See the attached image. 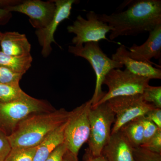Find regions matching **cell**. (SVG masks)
Here are the masks:
<instances>
[{"label": "cell", "mask_w": 161, "mask_h": 161, "mask_svg": "<svg viewBox=\"0 0 161 161\" xmlns=\"http://www.w3.org/2000/svg\"><path fill=\"white\" fill-rule=\"evenodd\" d=\"M124 11L108 15L98 14V19L113 28L110 39L121 36H136L150 32L161 24V0H136L125 2Z\"/></svg>", "instance_id": "1"}, {"label": "cell", "mask_w": 161, "mask_h": 161, "mask_svg": "<svg viewBox=\"0 0 161 161\" xmlns=\"http://www.w3.org/2000/svg\"><path fill=\"white\" fill-rule=\"evenodd\" d=\"M70 114L71 111L60 108L28 115L8 136L12 148L36 147L50 133L66 122Z\"/></svg>", "instance_id": "2"}, {"label": "cell", "mask_w": 161, "mask_h": 161, "mask_svg": "<svg viewBox=\"0 0 161 161\" xmlns=\"http://www.w3.org/2000/svg\"><path fill=\"white\" fill-rule=\"evenodd\" d=\"M68 51L76 57H81L87 60L93 68L96 75L95 92L90 99L92 107H95L105 94L102 86L107 74L115 69L123 67L121 64L110 58L103 52L98 42H90L82 46L70 45Z\"/></svg>", "instance_id": "3"}, {"label": "cell", "mask_w": 161, "mask_h": 161, "mask_svg": "<svg viewBox=\"0 0 161 161\" xmlns=\"http://www.w3.org/2000/svg\"><path fill=\"white\" fill-rule=\"evenodd\" d=\"M54 109L46 101L29 95L13 101L0 103V131L9 136L18 124L28 115L36 112Z\"/></svg>", "instance_id": "4"}, {"label": "cell", "mask_w": 161, "mask_h": 161, "mask_svg": "<svg viewBox=\"0 0 161 161\" xmlns=\"http://www.w3.org/2000/svg\"><path fill=\"white\" fill-rule=\"evenodd\" d=\"M89 119L90 134L87 150L93 156H99L111 137L115 115L105 102L91 107Z\"/></svg>", "instance_id": "5"}, {"label": "cell", "mask_w": 161, "mask_h": 161, "mask_svg": "<svg viewBox=\"0 0 161 161\" xmlns=\"http://www.w3.org/2000/svg\"><path fill=\"white\" fill-rule=\"evenodd\" d=\"M92 107L90 100L71 111L64 132V143L67 154L78 159V155L82 146L89 138L90 124L89 112Z\"/></svg>", "instance_id": "6"}, {"label": "cell", "mask_w": 161, "mask_h": 161, "mask_svg": "<svg viewBox=\"0 0 161 161\" xmlns=\"http://www.w3.org/2000/svg\"><path fill=\"white\" fill-rule=\"evenodd\" d=\"M150 80L149 78L134 75L127 69L111 70L103 82V85L108 86V91L96 106L119 96L142 95L145 88L149 85Z\"/></svg>", "instance_id": "7"}, {"label": "cell", "mask_w": 161, "mask_h": 161, "mask_svg": "<svg viewBox=\"0 0 161 161\" xmlns=\"http://www.w3.org/2000/svg\"><path fill=\"white\" fill-rule=\"evenodd\" d=\"M106 102L115 115L111 134L118 132L130 121L145 116L150 110L155 108L153 105L145 102L142 95L119 96L111 98Z\"/></svg>", "instance_id": "8"}, {"label": "cell", "mask_w": 161, "mask_h": 161, "mask_svg": "<svg viewBox=\"0 0 161 161\" xmlns=\"http://www.w3.org/2000/svg\"><path fill=\"white\" fill-rule=\"evenodd\" d=\"M86 18L78 16L73 24L67 27L68 32L76 35L72 40L75 46H82L86 43L98 42L102 40H108L106 34L113 30V27L101 21L95 12H89Z\"/></svg>", "instance_id": "9"}, {"label": "cell", "mask_w": 161, "mask_h": 161, "mask_svg": "<svg viewBox=\"0 0 161 161\" xmlns=\"http://www.w3.org/2000/svg\"><path fill=\"white\" fill-rule=\"evenodd\" d=\"M5 9L28 16L32 26L38 30L45 28L51 21L56 10V5L54 1L26 0L21 1L19 4Z\"/></svg>", "instance_id": "10"}, {"label": "cell", "mask_w": 161, "mask_h": 161, "mask_svg": "<svg viewBox=\"0 0 161 161\" xmlns=\"http://www.w3.org/2000/svg\"><path fill=\"white\" fill-rule=\"evenodd\" d=\"M56 10L53 17L46 27L36 30V35L42 47L41 54L47 58L52 51V43H57L54 35L59 24L64 20L69 19L72 6L77 3L75 0H54Z\"/></svg>", "instance_id": "11"}, {"label": "cell", "mask_w": 161, "mask_h": 161, "mask_svg": "<svg viewBox=\"0 0 161 161\" xmlns=\"http://www.w3.org/2000/svg\"><path fill=\"white\" fill-rule=\"evenodd\" d=\"M128 49L130 57L132 59L157 66L150 60L153 58L157 60L161 58V24L149 32V37L145 43L141 45L134 43Z\"/></svg>", "instance_id": "12"}, {"label": "cell", "mask_w": 161, "mask_h": 161, "mask_svg": "<svg viewBox=\"0 0 161 161\" xmlns=\"http://www.w3.org/2000/svg\"><path fill=\"white\" fill-rule=\"evenodd\" d=\"M112 60L117 61L125 66L126 69L137 76L153 79H160L161 69L153 66L151 64L132 59L129 50L124 45H121L112 56Z\"/></svg>", "instance_id": "13"}, {"label": "cell", "mask_w": 161, "mask_h": 161, "mask_svg": "<svg viewBox=\"0 0 161 161\" xmlns=\"http://www.w3.org/2000/svg\"><path fill=\"white\" fill-rule=\"evenodd\" d=\"M133 147L120 131L111 134L101 155L106 161H135Z\"/></svg>", "instance_id": "14"}, {"label": "cell", "mask_w": 161, "mask_h": 161, "mask_svg": "<svg viewBox=\"0 0 161 161\" xmlns=\"http://www.w3.org/2000/svg\"><path fill=\"white\" fill-rule=\"evenodd\" d=\"M0 47L1 51L9 56L23 57L31 55V45L26 35L18 32L9 31L3 33Z\"/></svg>", "instance_id": "15"}, {"label": "cell", "mask_w": 161, "mask_h": 161, "mask_svg": "<svg viewBox=\"0 0 161 161\" xmlns=\"http://www.w3.org/2000/svg\"><path fill=\"white\" fill-rule=\"evenodd\" d=\"M67 122L50 133L37 146L33 161H45L52 153L64 142V129Z\"/></svg>", "instance_id": "16"}, {"label": "cell", "mask_w": 161, "mask_h": 161, "mask_svg": "<svg viewBox=\"0 0 161 161\" xmlns=\"http://www.w3.org/2000/svg\"><path fill=\"white\" fill-rule=\"evenodd\" d=\"M31 55L17 57L9 56L0 50V66L24 75L30 68L32 62Z\"/></svg>", "instance_id": "17"}, {"label": "cell", "mask_w": 161, "mask_h": 161, "mask_svg": "<svg viewBox=\"0 0 161 161\" xmlns=\"http://www.w3.org/2000/svg\"><path fill=\"white\" fill-rule=\"evenodd\" d=\"M142 117L130 121L119 130L133 148L141 147L143 141Z\"/></svg>", "instance_id": "18"}, {"label": "cell", "mask_w": 161, "mask_h": 161, "mask_svg": "<svg viewBox=\"0 0 161 161\" xmlns=\"http://www.w3.org/2000/svg\"><path fill=\"white\" fill-rule=\"evenodd\" d=\"M28 95L22 90L19 84L0 83V103L13 101Z\"/></svg>", "instance_id": "19"}, {"label": "cell", "mask_w": 161, "mask_h": 161, "mask_svg": "<svg viewBox=\"0 0 161 161\" xmlns=\"http://www.w3.org/2000/svg\"><path fill=\"white\" fill-rule=\"evenodd\" d=\"M36 147L12 148L5 161H33Z\"/></svg>", "instance_id": "20"}, {"label": "cell", "mask_w": 161, "mask_h": 161, "mask_svg": "<svg viewBox=\"0 0 161 161\" xmlns=\"http://www.w3.org/2000/svg\"><path fill=\"white\" fill-rule=\"evenodd\" d=\"M142 97L145 102L161 108V87L148 85L144 90Z\"/></svg>", "instance_id": "21"}, {"label": "cell", "mask_w": 161, "mask_h": 161, "mask_svg": "<svg viewBox=\"0 0 161 161\" xmlns=\"http://www.w3.org/2000/svg\"><path fill=\"white\" fill-rule=\"evenodd\" d=\"M135 161H161V153L152 152L141 147L132 149Z\"/></svg>", "instance_id": "22"}, {"label": "cell", "mask_w": 161, "mask_h": 161, "mask_svg": "<svg viewBox=\"0 0 161 161\" xmlns=\"http://www.w3.org/2000/svg\"><path fill=\"white\" fill-rule=\"evenodd\" d=\"M23 74H19L3 67L0 66V83L19 84Z\"/></svg>", "instance_id": "23"}, {"label": "cell", "mask_w": 161, "mask_h": 161, "mask_svg": "<svg viewBox=\"0 0 161 161\" xmlns=\"http://www.w3.org/2000/svg\"><path fill=\"white\" fill-rule=\"evenodd\" d=\"M141 118L143 129V141L142 144L143 145L146 143L157 133L159 130H161L145 116H142Z\"/></svg>", "instance_id": "24"}, {"label": "cell", "mask_w": 161, "mask_h": 161, "mask_svg": "<svg viewBox=\"0 0 161 161\" xmlns=\"http://www.w3.org/2000/svg\"><path fill=\"white\" fill-rule=\"evenodd\" d=\"M141 147L152 152L161 153V130H159L152 138Z\"/></svg>", "instance_id": "25"}, {"label": "cell", "mask_w": 161, "mask_h": 161, "mask_svg": "<svg viewBox=\"0 0 161 161\" xmlns=\"http://www.w3.org/2000/svg\"><path fill=\"white\" fill-rule=\"evenodd\" d=\"M11 150L8 136L0 131V161H5Z\"/></svg>", "instance_id": "26"}, {"label": "cell", "mask_w": 161, "mask_h": 161, "mask_svg": "<svg viewBox=\"0 0 161 161\" xmlns=\"http://www.w3.org/2000/svg\"><path fill=\"white\" fill-rule=\"evenodd\" d=\"M67 151L66 146L63 143L52 153L45 161H64Z\"/></svg>", "instance_id": "27"}, {"label": "cell", "mask_w": 161, "mask_h": 161, "mask_svg": "<svg viewBox=\"0 0 161 161\" xmlns=\"http://www.w3.org/2000/svg\"><path fill=\"white\" fill-rule=\"evenodd\" d=\"M145 116L161 130V108H153L147 112Z\"/></svg>", "instance_id": "28"}, {"label": "cell", "mask_w": 161, "mask_h": 161, "mask_svg": "<svg viewBox=\"0 0 161 161\" xmlns=\"http://www.w3.org/2000/svg\"><path fill=\"white\" fill-rule=\"evenodd\" d=\"M12 17L11 12L0 8V25H4L9 22Z\"/></svg>", "instance_id": "29"}, {"label": "cell", "mask_w": 161, "mask_h": 161, "mask_svg": "<svg viewBox=\"0 0 161 161\" xmlns=\"http://www.w3.org/2000/svg\"><path fill=\"white\" fill-rule=\"evenodd\" d=\"M84 161H106L103 156L101 155L99 156L94 157L92 156L87 149L86 151L85 154L84 156Z\"/></svg>", "instance_id": "30"}, {"label": "cell", "mask_w": 161, "mask_h": 161, "mask_svg": "<svg viewBox=\"0 0 161 161\" xmlns=\"http://www.w3.org/2000/svg\"><path fill=\"white\" fill-rule=\"evenodd\" d=\"M3 33L1 32L0 31V42H1V39H2V36H3Z\"/></svg>", "instance_id": "31"}]
</instances>
